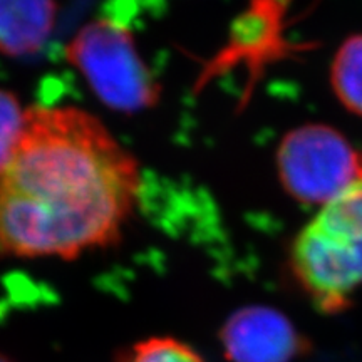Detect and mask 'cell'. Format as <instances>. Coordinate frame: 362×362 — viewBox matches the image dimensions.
I'll return each mask as SVG.
<instances>
[{
	"instance_id": "277c9868",
	"label": "cell",
	"mask_w": 362,
	"mask_h": 362,
	"mask_svg": "<svg viewBox=\"0 0 362 362\" xmlns=\"http://www.w3.org/2000/svg\"><path fill=\"white\" fill-rule=\"evenodd\" d=\"M362 153L329 124H302L285 134L277 151L282 187L293 200L322 208L356 178Z\"/></svg>"
},
{
	"instance_id": "ba28073f",
	"label": "cell",
	"mask_w": 362,
	"mask_h": 362,
	"mask_svg": "<svg viewBox=\"0 0 362 362\" xmlns=\"http://www.w3.org/2000/svg\"><path fill=\"white\" fill-rule=\"evenodd\" d=\"M117 362H205V359L175 337H149L121 352Z\"/></svg>"
},
{
	"instance_id": "9c48e42d",
	"label": "cell",
	"mask_w": 362,
	"mask_h": 362,
	"mask_svg": "<svg viewBox=\"0 0 362 362\" xmlns=\"http://www.w3.org/2000/svg\"><path fill=\"white\" fill-rule=\"evenodd\" d=\"M27 110L11 90L0 88V170L11 160L25 128Z\"/></svg>"
},
{
	"instance_id": "5b68a950",
	"label": "cell",
	"mask_w": 362,
	"mask_h": 362,
	"mask_svg": "<svg viewBox=\"0 0 362 362\" xmlns=\"http://www.w3.org/2000/svg\"><path fill=\"white\" fill-rule=\"evenodd\" d=\"M220 342L232 362H293L310 351L292 320L269 305L235 310L220 329Z\"/></svg>"
},
{
	"instance_id": "30bf717a",
	"label": "cell",
	"mask_w": 362,
	"mask_h": 362,
	"mask_svg": "<svg viewBox=\"0 0 362 362\" xmlns=\"http://www.w3.org/2000/svg\"><path fill=\"white\" fill-rule=\"evenodd\" d=\"M0 362H13V361L8 359L6 354H2V352H0Z\"/></svg>"
},
{
	"instance_id": "3957f363",
	"label": "cell",
	"mask_w": 362,
	"mask_h": 362,
	"mask_svg": "<svg viewBox=\"0 0 362 362\" xmlns=\"http://www.w3.org/2000/svg\"><path fill=\"white\" fill-rule=\"evenodd\" d=\"M66 57L110 110L136 115L160 103L161 86L144 62L134 34L119 22L86 24L67 44Z\"/></svg>"
},
{
	"instance_id": "52a82bcc",
	"label": "cell",
	"mask_w": 362,
	"mask_h": 362,
	"mask_svg": "<svg viewBox=\"0 0 362 362\" xmlns=\"http://www.w3.org/2000/svg\"><path fill=\"white\" fill-rule=\"evenodd\" d=\"M330 83L342 106L362 117V34L351 35L337 49Z\"/></svg>"
},
{
	"instance_id": "7a4b0ae2",
	"label": "cell",
	"mask_w": 362,
	"mask_h": 362,
	"mask_svg": "<svg viewBox=\"0 0 362 362\" xmlns=\"http://www.w3.org/2000/svg\"><path fill=\"white\" fill-rule=\"evenodd\" d=\"M293 277L324 314L346 310L362 287V163L349 187L296 237Z\"/></svg>"
},
{
	"instance_id": "6da1fadb",
	"label": "cell",
	"mask_w": 362,
	"mask_h": 362,
	"mask_svg": "<svg viewBox=\"0 0 362 362\" xmlns=\"http://www.w3.org/2000/svg\"><path fill=\"white\" fill-rule=\"evenodd\" d=\"M141 170L101 119L34 106L0 170V260L78 259L116 245L141 193Z\"/></svg>"
},
{
	"instance_id": "8992f818",
	"label": "cell",
	"mask_w": 362,
	"mask_h": 362,
	"mask_svg": "<svg viewBox=\"0 0 362 362\" xmlns=\"http://www.w3.org/2000/svg\"><path fill=\"white\" fill-rule=\"evenodd\" d=\"M56 17L54 0H0V54H37L52 35Z\"/></svg>"
}]
</instances>
